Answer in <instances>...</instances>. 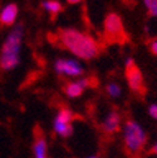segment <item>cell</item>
Wrapping results in <instances>:
<instances>
[{"mask_svg":"<svg viewBox=\"0 0 157 158\" xmlns=\"http://www.w3.org/2000/svg\"><path fill=\"white\" fill-rule=\"evenodd\" d=\"M42 5H43L44 10L47 13H49L53 18L57 16L63 10V5L61 4V2H58V0H44Z\"/></svg>","mask_w":157,"mask_h":158,"instance_id":"12","label":"cell"},{"mask_svg":"<svg viewBox=\"0 0 157 158\" xmlns=\"http://www.w3.org/2000/svg\"><path fill=\"white\" fill-rule=\"evenodd\" d=\"M121 123H122V118L120 113L117 110H111L107 113V115L104 117V119L102 122L103 132L107 134L117 133L121 129Z\"/></svg>","mask_w":157,"mask_h":158,"instance_id":"8","label":"cell"},{"mask_svg":"<svg viewBox=\"0 0 157 158\" xmlns=\"http://www.w3.org/2000/svg\"><path fill=\"white\" fill-rule=\"evenodd\" d=\"M33 156L34 158H49L48 157V143L45 137L38 135L33 144Z\"/></svg>","mask_w":157,"mask_h":158,"instance_id":"11","label":"cell"},{"mask_svg":"<svg viewBox=\"0 0 157 158\" xmlns=\"http://www.w3.org/2000/svg\"><path fill=\"white\" fill-rule=\"evenodd\" d=\"M143 3H145V6L148 9V11L151 9H153L156 5H157V0H143Z\"/></svg>","mask_w":157,"mask_h":158,"instance_id":"15","label":"cell"},{"mask_svg":"<svg viewBox=\"0 0 157 158\" xmlns=\"http://www.w3.org/2000/svg\"><path fill=\"white\" fill-rule=\"evenodd\" d=\"M24 25L16 23L5 36L0 50V68L5 72L15 69L20 64V52L23 45Z\"/></svg>","mask_w":157,"mask_h":158,"instance_id":"2","label":"cell"},{"mask_svg":"<svg viewBox=\"0 0 157 158\" xmlns=\"http://www.w3.org/2000/svg\"><path fill=\"white\" fill-rule=\"evenodd\" d=\"M147 143V133L136 121H127L123 126V144L128 153L138 154Z\"/></svg>","mask_w":157,"mask_h":158,"instance_id":"3","label":"cell"},{"mask_svg":"<svg viewBox=\"0 0 157 158\" xmlns=\"http://www.w3.org/2000/svg\"><path fill=\"white\" fill-rule=\"evenodd\" d=\"M54 70L59 75L67 77H81L84 73V68L75 59L62 58L54 63Z\"/></svg>","mask_w":157,"mask_h":158,"instance_id":"7","label":"cell"},{"mask_svg":"<svg viewBox=\"0 0 157 158\" xmlns=\"http://www.w3.org/2000/svg\"><path fill=\"white\" fill-rule=\"evenodd\" d=\"M106 90H107V94L111 98H113V99H117V98H120L122 95V87L116 82H112V83L107 84Z\"/></svg>","mask_w":157,"mask_h":158,"instance_id":"13","label":"cell"},{"mask_svg":"<svg viewBox=\"0 0 157 158\" xmlns=\"http://www.w3.org/2000/svg\"><path fill=\"white\" fill-rule=\"evenodd\" d=\"M151 152H152L153 154H156V156H157V142L151 147Z\"/></svg>","mask_w":157,"mask_h":158,"instance_id":"17","label":"cell"},{"mask_svg":"<svg viewBox=\"0 0 157 158\" xmlns=\"http://www.w3.org/2000/svg\"><path fill=\"white\" fill-rule=\"evenodd\" d=\"M103 28H104V36L108 42L123 43L126 40V33H125L122 19L117 14L112 13L106 16Z\"/></svg>","mask_w":157,"mask_h":158,"instance_id":"4","label":"cell"},{"mask_svg":"<svg viewBox=\"0 0 157 158\" xmlns=\"http://www.w3.org/2000/svg\"><path fill=\"white\" fill-rule=\"evenodd\" d=\"M150 13H151L153 16H156V18H157V5H156L153 9H151V10H150Z\"/></svg>","mask_w":157,"mask_h":158,"instance_id":"18","label":"cell"},{"mask_svg":"<svg viewBox=\"0 0 157 158\" xmlns=\"http://www.w3.org/2000/svg\"><path fill=\"white\" fill-rule=\"evenodd\" d=\"M150 50L153 55H157V40H152L150 43Z\"/></svg>","mask_w":157,"mask_h":158,"instance_id":"16","label":"cell"},{"mask_svg":"<svg viewBox=\"0 0 157 158\" xmlns=\"http://www.w3.org/2000/svg\"><path fill=\"white\" fill-rule=\"evenodd\" d=\"M62 45L77 58L91 60L100 54V44L91 35L77 29H62L58 34Z\"/></svg>","mask_w":157,"mask_h":158,"instance_id":"1","label":"cell"},{"mask_svg":"<svg viewBox=\"0 0 157 158\" xmlns=\"http://www.w3.org/2000/svg\"><path fill=\"white\" fill-rule=\"evenodd\" d=\"M125 70H126V78L129 88L134 93H143L145 90V83H143V75L140 70V68L136 65L134 59L132 56H128L125 62Z\"/></svg>","mask_w":157,"mask_h":158,"instance_id":"6","label":"cell"},{"mask_svg":"<svg viewBox=\"0 0 157 158\" xmlns=\"http://www.w3.org/2000/svg\"><path fill=\"white\" fill-rule=\"evenodd\" d=\"M89 85V82L88 79H78V81H74V82H69L66 84L64 87V93L67 97L69 98H78L81 97L84 92V89Z\"/></svg>","mask_w":157,"mask_h":158,"instance_id":"9","label":"cell"},{"mask_svg":"<svg viewBox=\"0 0 157 158\" xmlns=\"http://www.w3.org/2000/svg\"><path fill=\"white\" fill-rule=\"evenodd\" d=\"M18 13L19 9L16 6V4H6L2 11H0V23L3 25H15L16 19H18Z\"/></svg>","mask_w":157,"mask_h":158,"instance_id":"10","label":"cell"},{"mask_svg":"<svg viewBox=\"0 0 157 158\" xmlns=\"http://www.w3.org/2000/svg\"><path fill=\"white\" fill-rule=\"evenodd\" d=\"M148 114L151 118H153V119L157 121V104H151L148 107Z\"/></svg>","mask_w":157,"mask_h":158,"instance_id":"14","label":"cell"},{"mask_svg":"<svg viewBox=\"0 0 157 158\" xmlns=\"http://www.w3.org/2000/svg\"><path fill=\"white\" fill-rule=\"evenodd\" d=\"M88 158H100V157H95V156H91V157H88Z\"/></svg>","mask_w":157,"mask_h":158,"instance_id":"20","label":"cell"},{"mask_svg":"<svg viewBox=\"0 0 157 158\" xmlns=\"http://www.w3.org/2000/svg\"><path fill=\"white\" fill-rule=\"evenodd\" d=\"M74 114L68 108H62L58 110L53 119V131L61 138H68L73 134V122Z\"/></svg>","mask_w":157,"mask_h":158,"instance_id":"5","label":"cell"},{"mask_svg":"<svg viewBox=\"0 0 157 158\" xmlns=\"http://www.w3.org/2000/svg\"><path fill=\"white\" fill-rule=\"evenodd\" d=\"M67 2H68L69 4H78V3H81L82 0H67Z\"/></svg>","mask_w":157,"mask_h":158,"instance_id":"19","label":"cell"}]
</instances>
